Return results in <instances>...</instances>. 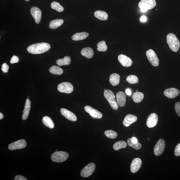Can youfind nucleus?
Listing matches in <instances>:
<instances>
[{"label":"nucleus","mask_w":180,"mask_h":180,"mask_svg":"<svg viewBox=\"0 0 180 180\" xmlns=\"http://www.w3.org/2000/svg\"><path fill=\"white\" fill-rule=\"evenodd\" d=\"M174 108L175 112L177 114L178 116H180V102L175 103Z\"/></svg>","instance_id":"nucleus-36"},{"label":"nucleus","mask_w":180,"mask_h":180,"mask_svg":"<svg viewBox=\"0 0 180 180\" xmlns=\"http://www.w3.org/2000/svg\"><path fill=\"white\" fill-rule=\"evenodd\" d=\"M117 103L119 107H123L124 106L126 101L125 94L123 92L119 91L116 94Z\"/></svg>","instance_id":"nucleus-19"},{"label":"nucleus","mask_w":180,"mask_h":180,"mask_svg":"<svg viewBox=\"0 0 180 180\" xmlns=\"http://www.w3.org/2000/svg\"><path fill=\"white\" fill-rule=\"evenodd\" d=\"M104 133L106 136L110 139L115 138L118 136L117 132L112 130H106Z\"/></svg>","instance_id":"nucleus-32"},{"label":"nucleus","mask_w":180,"mask_h":180,"mask_svg":"<svg viewBox=\"0 0 180 180\" xmlns=\"http://www.w3.org/2000/svg\"><path fill=\"white\" fill-rule=\"evenodd\" d=\"M60 112L63 116L69 120L75 121L77 120V118L75 115L68 110L62 108L60 109Z\"/></svg>","instance_id":"nucleus-17"},{"label":"nucleus","mask_w":180,"mask_h":180,"mask_svg":"<svg viewBox=\"0 0 180 180\" xmlns=\"http://www.w3.org/2000/svg\"><path fill=\"white\" fill-rule=\"evenodd\" d=\"M24 1H30V0H24Z\"/></svg>","instance_id":"nucleus-45"},{"label":"nucleus","mask_w":180,"mask_h":180,"mask_svg":"<svg viewBox=\"0 0 180 180\" xmlns=\"http://www.w3.org/2000/svg\"><path fill=\"white\" fill-rule=\"evenodd\" d=\"M64 21L62 19H57L53 20L50 22L49 27L52 29H55L59 28L64 23Z\"/></svg>","instance_id":"nucleus-25"},{"label":"nucleus","mask_w":180,"mask_h":180,"mask_svg":"<svg viewBox=\"0 0 180 180\" xmlns=\"http://www.w3.org/2000/svg\"><path fill=\"white\" fill-rule=\"evenodd\" d=\"M127 81L130 84H134L138 83V79L136 75H131L127 76Z\"/></svg>","instance_id":"nucleus-34"},{"label":"nucleus","mask_w":180,"mask_h":180,"mask_svg":"<svg viewBox=\"0 0 180 180\" xmlns=\"http://www.w3.org/2000/svg\"><path fill=\"white\" fill-rule=\"evenodd\" d=\"M118 60L121 64L123 66L129 67L132 64V61L130 58L123 55H120L118 56Z\"/></svg>","instance_id":"nucleus-15"},{"label":"nucleus","mask_w":180,"mask_h":180,"mask_svg":"<svg viewBox=\"0 0 180 180\" xmlns=\"http://www.w3.org/2000/svg\"><path fill=\"white\" fill-rule=\"evenodd\" d=\"M42 123L47 127L50 129H53L55 127V124L53 121L50 118L47 116H45L42 119Z\"/></svg>","instance_id":"nucleus-26"},{"label":"nucleus","mask_w":180,"mask_h":180,"mask_svg":"<svg viewBox=\"0 0 180 180\" xmlns=\"http://www.w3.org/2000/svg\"><path fill=\"white\" fill-rule=\"evenodd\" d=\"M174 154L176 156H180V143L178 144L175 147Z\"/></svg>","instance_id":"nucleus-37"},{"label":"nucleus","mask_w":180,"mask_h":180,"mask_svg":"<svg viewBox=\"0 0 180 180\" xmlns=\"http://www.w3.org/2000/svg\"><path fill=\"white\" fill-rule=\"evenodd\" d=\"M131 138H128L127 141L128 145L130 147H132L136 150H139L142 147L141 144L138 142L136 143H132L131 140Z\"/></svg>","instance_id":"nucleus-35"},{"label":"nucleus","mask_w":180,"mask_h":180,"mask_svg":"<svg viewBox=\"0 0 180 180\" xmlns=\"http://www.w3.org/2000/svg\"><path fill=\"white\" fill-rule=\"evenodd\" d=\"M57 150H56V152H57Z\"/></svg>","instance_id":"nucleus-48"},{"label":"nucleus","mask_w":180,"mask_h":180,"mask_svg":"<svg viewBox=\"0 0 180 180\" xmlns=\"http://www.w3.org/2000/svg\"><path fill=\"white\" fill-rule=\"evenodd\" d=\"M69 157L68 153L64 152H56L51 156V159L53 162L62 163L66 161Z\"/></svg>","instance_id":"nucleus-5"},{"label":"nucleus","mask_w":180,"mask_h":180,"mask_svg":"<svg viewBox=\"0 0 180 180\" xmlns=\"http://www.w3.org/2000/svg\"><path fill=\"white\" fill-rule=\"evenodd\" d=\"M50 73L54 75H60L63 73V71L60 67L56 66H51L49 69Z\"/></svg>","instance_id":"nucleus-29"},{"label":"nucleus","mask_w":180,"mask_h":180,"mask_svg":"<svg viewBox=\"0 0 180 180\" xmlns=\"http://www.w3.org/2000/svg\"><path fill=\"white\" fill-rule=\"evenodd\" d=\"M147 59L149 61L150 64L153 66H157L159 64V58L155 52L152 49H150L146 52Z\"/></svg>","instance_id":"nucleus-6"},{"label":"nucleus","mask_w":180,"mask_h":180,"mask_svg":"<svg viewBox=\"0 0 180 180\" xmlns=\"http://www.w3.org/2000/svg\"><path fill=\"white\" fill-rule=\"evenodd\" d=\"M166 40L171 50L175 52L178 51L180 46V43L176 35L172 33H169L166 37Z\"/></svg>","instance_id":"nucleus-2"},{"label":"nucleus","mask_w":180,"mask_h":180,"mask_svg":"<svg viewBox=\"0 0 180 180\" xmlns=\"http://www.w3.org/2000/svg\"><path fill=\"white\" fill-rule=\"evenodd\" d=\"M131 140L132 143H136L138 142V139L135 137H132L131 139Z\"/></svg>","instance_id":"nucleus-42"},{"label":"nucleus","mask_w":180,"mask_h":180,"mask_svg":"<svg viewBox=\"0 0 180 180\" xmlns=\"http://www.w3.org/2000/svg\"><path fill=\"white\" fill-rule=\"evenodd\" d=\"M31 15L35 19L36 23L39 24L41 21L42 12L40 9L37 7H33L30 10Z\"/></svg>","instance_id":"nucleus-12"},{"label":"nucleus","mask_w":180,"mask_h":180,"mask_svg":"<svg viewBox=\"0 0 180 180\" xmlns=\"http://www.w3.org/2000/svg\"><path fill=\"white\" fill-rule=\"evenodd\" d=\"M9 69V66L6 63H4L2 65L1 70L3 73H7Z\"/></svg>","instance_id":"nucleus-38"},{"label":"nucleus","mask_w":180,"mask_h":180,"mask_svg":"<svg viewBox=\"0 0 180 180\" xmlns=\"http://www.w3.org/2000/svg\"><path fill=\"white\" fill-rule=\"evenodd\" d=\"M140 20L142 22H145L147 21V18L145 15L142 16Z\"/></svg>","instance_id":"nucleus-41"},{"label":"nucleus","mask_w":180,"mask_h":180,"mask_svg":"<svg viewBox=\"0 0 180 180\" xmlns=\"http://www.w3.org/2000/svg\"><path fill=\"white\" fill-rule=\"evenodd\" d=\"M84 109L92 118L95 119H100L102 118V113L89 106H86L84 107Z\"/></svg>","instance_id":"nucleus-11"},{"label":"nucleus","mask_w":180,"mask_h":180,"mask_svg":"<svg viewBox=\"0 0 180 180\" xmlns=\"http://www.w3.org/2000/svg\"><path fill=\"white\" fill-rule=\"evenodd\" d=\"M28 98H29L28 97Z\"/></svg>","instance_id":"nucleus-49"},{"label":"nucleus","mask_w":180,"mask_h":180,"mask_svg":"<svg viewBox=\"0 0 180 180\" xmlns=\"http://www.w3.org/2000/svg\"><path fill=\"white\" fill-rule=\"evenodd\" d=\"M142 165V161L140 159L136 158L132 161L130 170L132 173H135L138 172L140 169Z\"/></svg>","instance_id":"nucleus-16"},{"label":"nucleus","mask_w":180,"mask_h":180,"mask_svg":"<svg viewBox=\"0 0 180 180\" xmlns=\"http://www.w3.org/2000/svg\"><path fill=\"white\" fill-rule=\"evenodd\" d=\"M137 120V118L136 116L131 114H127L124 119L123 125L126 127H128L132 124L136 122Z\"/></svg>","instance_id":"nucleus-18"},{"label":"nucleus","mask_w":180,"mask_h":180,"mask_svg":"<svg viewBox=\"0 0 180 180\" xmlns=\"http://www.w3.org/2000/svg\"><path fill=\"white\" fill-rule=\"evenodd\" d=\"M120 76L118 74L114 73L111 74L109 78V82L114 86L118 85L120 82Z\"/></svg>","instance_id":"nucleus-22"},{"label":"nucleus","mask_w":180,"mask_h":180,"mask_svg":"<svg viewBox=\"0 0 180 180\" xmlns=\"http://www.w3.org/2000/svg\"><path fill=\"white\" fill-rule=\"evenodd\" d=\"M127 144L123 141H120L115 143L113 145V148L114 150H118L121 148H125L127 147Z\"/></svg>","instance_id":"nucleus-30"},{"label":"nucleus","mask_w":180,"mask_h":180,"mask_svg":"<svg viewBox=\"0 0 180 180\" xmlns=\"http://www.w3.org/2000/svg\"><path fill=\"white\" fill-rule=\"evenodd\" d=\"M57 64L59 66L69 65L71 63V58L69 56H66L63 59H60L56 62Z\"/></svg>","instance_id":"nucleus-27"},{"label":"nucleus","mask_w":180,"mask_h":180,"mask_svg":"<svg viewBox=\"0 0 180 180\" xmlns=\"http://www.w3.org/2000/svg\"><path fill=\"white\" fill-rule=\"evenodd\" d=\"M144 94L140 92H135L132 96V100L135 102L138 103L140 102L143 100Z\"/></svg>","instance_id":"nucleus-28"},{"label":"nucleus","mask_w":180,"mask_h":180,"mask_svg":"<svg viewBox=\"0 0 180 180\" xmlns=\"http://www.w3.org/2000/svg\"><path fill=\"white\" fill-rule=\"evenodd\" d=\"M81 54L82 56L87 58H91L93 55L94 52L91 48L86 47L81 50Z\"/></svg>","instance_id":"nucleus-21"},{"label":"nucleus","mask_w":180,"mask_h":180,"mask_svg":"<svg viewBox=\"0 0 180 180\" xmlns=\"http://www.w3.org/2000/svg\"><path fill=\"white\" fill-rule=\"evenodd\" d=\"M148 141H149V140H150L149 138H148Z\"/></svg>","instance_id":"nucleus-46"},{"label":"nucleus","mask_w":180,"mask_h":180,"mask_svg":"<svg viewBox=\"0 0 180 180\" xmlns=\"http://www.w3.org/2000/svg\"><path fill=\"white\" fill-rule=\"evenodd\" d=\"M158 120V117L155 113L151 114L147 119L146 124L148 127L152 128L157 124Z\"/></svg>","instance_id":"nucleus-13"},{"label":"nucleus","mask_w":180,"mask_h":180,"mask_svg":"<svg viewBox=\"0 0 180 180\" xmlns=\"http://www.w3.org/2000/svg\"><path fill=\"white\" fill-rule=\"evenodd\" d=\"M51 47L50 45L47 43H39L30 45L28 47L27 51L31 54H42L48 51Z\"/></svg>","instance_id":"nucleus-1"},{"label":"nucleus","mask_w":180,"mask_h":180,"mask_svg":"<svg viewBox=\"0 0 180 180\" xmlns=\"http://www.w3.org/2000/svg\"><path fill=\"white\" fill-rule=\"evenodd\" d=\"M51 7L53 10H57L58 12H62L64 10V9L63 7L60 4L56 1H53L51 4Z\"/></svg>","instance_id":"nucleus-31"},{"label":"nucleus","mask_w":180,"mask_h":180,"mask_svg":"<svg viewBox=\"0 0 180 180\" xmlns=\"http://www.w3.org/2000/svg\"><path fill=\"white\" fill-rule=\"evenodd\" d=\"M4 118V116L3 114L1 113H0V120H1V119H3Z\"/></svg>","instance_id":"nucleus-44"},{"label":"nucleus","mask_w":180,"mask_h":180,"mask_svg":"<svg viewBox=\"0 0 180 180\" xmlns=\"http://www.w3.org/2000/svg\"><path fill=\"white\" fill-rule=\"evenodd\" d=\"M31 107V102L29 98L26 100L24 109L22 115V119L23 120H26L28 118Z\"/></svg>","instance_id":"nucleus-20"},{"label":"nucleus","mask_w":180,"mask_h":180,"mask_svg":"<svg viewBox=\"0 0 180 180\" xmlns=\"http://www.w3.org/2000/svg\"><path fill=\"white\" fill-rule=\"evenodd\" d=\"M19 58L17 56L14 55L11 58L10 63L12 64H15V63L19 62Z\"/></svg>","instance_id":"nucleus-39"},{"label":"nucleus","mask_w":180,"mask_h":180,"mask_svg":"<svg viewBox=\"0 0 180 180\" xmlns=\"http://www.w3.org/2000/svg\"><path fill=\"white\" fill-rule=\"evenodd\" d=\"M138 91V90H137L136 91L137 92V91Z\"/></svg>","instance_id":"nucleus-47"},{"label":"nucleus","mask_w":180,"mask_h":180,"mask_svg":"<svg viewBox=\"0 0 180 180\" xmlns=\"http://www.w3.org/2000/svg\"><path fill=\"white\" fill-rule=\"evenodd\" d=\"M104 95L112 109L115 110L118 109V103L115 100V96L113 92L109 89L105 90L104 92Z\"/></svg>","instance_id":"nucleus-3"},{"label":"nucleus","mask_w":180,"mask_h":180,"mask_svg":"<svg viewBox=\"0 0 180 180\" xmlns=\"http://www.w3.org/2000/svg\"><path fill=\"white\" fill-rule=\"evenodd\" d=\"M126 93L127 94L128 96H130L132 94V92L129 89H126Z\"/></svg>","instance_id":"nucleus-43"},{"label":"nucleus","mask_w":180,"mask_h":180,"mask_svg":"<svg viewBox=\"0 0 180 180\" xmlns=\"http://www.w3.org/2000/svg\"><path fill=\"white\" fill-rule=\"evenodd\" d=\"M156 4V0H141L139 2L138 6L142 12H145L154 8Z\"/></svg>","instance_id":"nucleus-4"},{"label":"nucleus","mask_w":180,"mask_h":180,"mask_svg":"<svg viewBox=\"0 0 180 180\" xmlns=\"http://www.w3.org/2000/svg\"><path fill=\"white\" fill-rule=\"evenodd\" d=\"M89 35V33L86 32L77 33L72 36V39L75 41H78L86 39Z\"/></svg>","instance_id":"nucleus-23"},{"label":"nucleus","mask_w":180,"mask_h":180,"mask_svg":"<svg viewBox=\"0 0 180 180\" xmlns=\"http://www.w3.org/2000/svg\"><path fill=\"white\" fill-rule=\"evenodd\" d=\"M26 146V141L21 139L10 144L8 145V148L11 150H20L25 148Z\"/></svg>","instance_id":"nucleus-10"},{"label":"nucleus","mask_w":180,"mask_h":180,"mask_svg":"<svg viewBox=\"0 0 180 180\" xmlns=\"http://www.w3.org/2000/svg\"><path fill=\"white\" fill-rule=\"evenodd\" d=\"M180 91L178 89L175 88L166 89L164 91V94L169 98H174L179 95Z\"/></svg>","instance_id":"nucleus-14"},{"label":"nucleus","mask_w":180,"mask_h":180,"mask_svg":"<svg viewBox=\"0 0 180 180\" xmlns=\"http://www.w3.org/2000/svg\"><path fill=\"white\" fill-rule=\"evenodd\" d=\"M57 89L60 93L69 94L73 91V87L70 83L64 82L58 85Z\"/></svg>","instance_id":"nucleus-8"},{"label":"nucleus","mask_w":180,"mask_h":180,"mask_svg":"<svg viewBox=\"0 0 180 180\" xmlns=\"http://www.w3.org/2000/svg\"><path fill=\"white\" fill-rule=\"evenodd\" d=\"M97 50L98 51L105 52L107 49V46L105 41H101L97 44Z\"/></svg>","instance_id":"nucleus-33"},{"label":"nucleus","mask_w":180,"mask_h":180,"mask_svg":"<svg viewBox=\"0 0 180 180\" xmlns=\"http://www.w3.org/2000/svg\"><path fill=\"white\" fill-rule=\"evenodd\" d=\"M94 15L96 18L102 21H107L108 19V14L104 11H96L94 12Z\"/></svg>","instance_id":"nucleus-24"},{"label":"nucleus","mask_w":180,"mask_h":180,"mask_svg":"<svg viewBox=\"0 0 180 180\" xmlns=\"http://www.w3.org/2000/svg\"><path fill=\"white\" fill-rule=\"evenodd\" d=\"M165 147V140L163 139H159L155 145L154 152L156 156H159L163 154Z\"/></svg>","instance_id":"nucleus-9"},{"label":"nucleus","mask_w":180,"mask_h":180,"mask_svg":"<svg viewBox=\"0 0 180 180\" xmlns=\"http://www.w3.org/2000/svg\"><path fill=\"white\" fill-rule=\"evenodd\" d=\"M15 180H27L25 177L21 175H17L16 176L15 178Z\"/></svg>","instance_id":"nucleus-40"},{"label":"nucleus","mask_w":180,"mask_h":180,"mask_svg":"<svg viewBox=\"0 0 180 180\" xmlns=\"http://www.w3.org/2000/svg\"><path fill=\"white\" fill-rule=\"evenodd\" d=\"M95 164L91 163L88 164L81 171V176L84 177H87L91 176L95 170Z\"/></svg>","instance_id":"nucleus-7"}]
</instances>
